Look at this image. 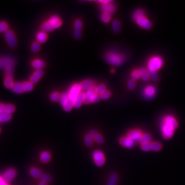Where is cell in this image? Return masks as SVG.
I'll return each mask as SVG.
<instances>
[{
	"instance_id": "1",
	"label": "cell",
	"mask_w": 185,
	"mask_h": 185,
	"mask_svg": "<svg viewBox=\"0 0 185 185\" xmlns=\"http://www.w3.org/2000/svg\"><path fill=\"white\" fill-rule=\"evenodd\" d=\"M61 25L62 22L60 18L58 16L54 15L42 24L41 28L44 32H49L59 28Z\"/></svg>"
},
{
	"instance_id": "2",
	"label": "cell",
	"mask_w": 185,
	"mask_h": 185,
	"mask_svg": "<svg viewBox=\"0 0 185 185\" xmlns=\"http://www.w3.org/2000/svg\"><path fill=\"white\" fill-rule=\"evenodd\" d=\"M105 60L108 63L112 65L118 66L121 65L125 61V57L123 55L115 51L108 52L105 55Z\"/></svg>"
},
{
	"instance_id": "3",
	"label": "cell",
	"mask_w": 185,
	"mask_h": 185,
	"mask_svg": "<svg viewBox=\"0 0 185 185\" xmlns=\"http://www.w3.org/2000/svg\"><path fill=\"white\" fill-rule=\"evenodd\" d=\"M163 65V60L158 57L152 58L148 62L149 71L156 72L159 70Z\"/></svg>"
},
{
	"instance_id": "4",
	"label": "cell",
	"mask_w": 185,
	"mask_h": 185,
	"mask_svg": "<svg viewBox=\"0 0 185 185\" xmlns=\"http://www.w3.org/2000/svg\"><path fill=\"white\" fill-rule=\"evenodd\" d=\"M81 88L80 85L75 84L68 91V99L70 102H74L76 98L81 92Z\"/></svg>"
},
{
	"instance_id": "5",
	"label": "cell",
	"mask_w": 185,
	"mask_h": 185,
	"mask_svg": "<svg viewBox=\"0 0 185 185\" xmlns=\"http://www.w3.org/2000/svg\"><path fill=\"white\" fill-rule=\"evenodd\" d=\"M92 156L95 164L98 167H102L105 161L104 153L99 150H95L93 152Z\"/></svg>"
},
{
	"instance_id": "6",
	"label": "cell",
	"mask_w": 185,
	"mask_h": 185,
	"mask_svg": "<svg viewBox=\"0 0 185 185\" xmlns=\"http://www.w3.org/2000/svg\"><path fill=\"white\" fill-rule=\"evenodd\" d=\"M174 129L172 126L163 121L162 123V133L165 139H169L173 136Z\"/></svg>"
},
{
	"instance_id": "7",
	"label": "cell",
	"mask_w": 185,
	"mask_h": 185,
	"mask_svg": "<svg viewBox=\"0 0 185 185\" xmlns=\"http://www.w3.org/2000/svg\"><path fill=\"white\" fill-rule=\"evenodd\" d=\"M15 65L14 59L10 58H4L0 59V68L6 70H13Z\"/></svg>"
},
{
	"instance_id": "8",
	"label": "cell",
	"mask_w": 185,
	"mask_h": 185,
	"mask_svg": "<svg viewBox=\"0 0 185 185\" xmlns=\"http://www.w3.org/2000/svg\"><path fill=\"white\" fill-rule=\"evenodd\" d=\"M5 37L6 41L9 46L12 48H14L17 45V40L15 33L10 30H7L5 32Z\"/></svg>"
},
{
	"instance_id": "9",
	"label": "cell",
	"mask_w": 185,
	"mask_h": 185,
	"mask_svg": "<svg viewBox=\"0 0 185 185\" xmlns=\"http://www.w3.org/2000/svg\"><path fill=\"white\" fill-rule=\"evenodd\" d=\"M135 20L139 25L144 29H150L152 27L151 22L144 16V15L137 17Z\"/></svg>"
},
{
	"instance_id": "10",
	"label": "cell",
	"mask_w": 185,
	"mask_h": 185,
	"mask_svg": "<svg viewBox=\"0 0 185 185\" xmlns=\"http://www.w3.org/2000/svg\"><path fill=\"white\" fill-rule=\"evenodd\" d=\"M16 176V171L13 168H9L7 170L3 175V178L6 183L10 182Z\"/></svg>"
},
{
	"instance_id": "11",
	"label": "cell",
	"mask_w": 185,
	"mask_h": 185,
	"mask_svg": "<svg viewBox=\"0 0 185 185\" xmlns=\"http://www.w3.org/2000/svg\"><path fill=\"white\" fill-rule=\"evenodd\" d=\"M143 134L141 132V131L139 129H134L131 130L128 133L127 137L130 139L131 140H133L134 143V141H140V140L141 137H142Z\"/></svg>"
},
{
	"instance_id": "12",
	"label": "cell",
	"mask_w": 185,
	"mask_h": 185,
	"mask_svg": "<svg viewBox=\"0 0 185 185\" xmlns=\"http://www.w3.org/2000/svg\"><path fill=\"white\" fill-rule=\"evenodd\" d=\"M96 95H97V92H96V89L95 87H94L88 90L86 92H85L84 102L85 104H89L91 102L92 98Z\"/></svg>"
},
{
	"instance_id": "13",
	"label": "cell",
	"mask_w": 185,
	"mask_h": 185,
	"mask_svg": "<svg viewBox=\"0 0 185 185\" xmlns=\"http://www.w3.org/2000/svg\"><path fill=\"white\" fill-rule=\"evenodd\" d=\"M43 71L41 69L36 70L30 77V82L32 84H35L37 83L41 78V77L43 75Z\"/></svg>"
},
{
	"instance_id": "14",
	"label": "cell",
	"mask_w": 185,
	"mask_h": 185,
	"mask_svg": "<svg viewBox=\"0 0 185 185\" xmlns=\"http://www.w3.org/2000/svg\"><path fill=\"white\" fill-rule=\"evenodd\" d=\"M111 3H109L107 4H102L101 5V9L102 13H107L110 15H112L115 12L116 7L115 5L112 4Z\"/></svg>"
},
{
	"instance_id": "15",
	"label": "cell",
	"mask_w": 185,
	"mask_h": 185,
	"mask_svg": "<svg viewBox=\"0 0 185 185\" xmlns=\"http://www.w3.org/2000/svg\"><path fill=\"white\" fill-rule=\"evenodd\" d=\"M95 82L92 81V80H86L83 81L81 84V90H83V91H88L94 87H95Z\"/></svg>"
},
{
	"instance_id": "16",
	"label": "cell",
	"mask_w": 185,
	"mask_h": 185,
	"mask_svg": "<svg viewBox=\"0 0 185 185\" xmlns=\"http://www.w3.org/2000/svg\"><path fill=\"white\" fill-rule=\"evenodd\" d=\"M119 143L120 145L127 148L133 147L134 144V141L132 140H131L130 139H129L128 137H122L119 140Z\"/></svg>"
},
{
	"instance_id": "17",
	"label": "cell",
	"mask_w": 185,
	"mask_h": 185,
	"mask_svg": "<svg viewBox=\"0 0 185 185\" xmlns=\"http://www.w3.org/2000/svg\"><path fill=\"white\" fill-rule=\"evenodd\" d=\"M84 101H85V93L81 92L78 94L75 100L73 102L74 107L75 108H79L81 106V105L84 102Z\"/></svg>"
},
{
	"instance_id": "18",
	"label": "cell",
	"mask_w": 185,
	"mask_h": 185,
	"mask_svg": "<svg viewBox=\"0 0 185 185\" xmlns=\"http://www.w3.org/2000/svg\"><path fill=\"white\" fill-rule=\"evenodd\" d=\"M156 94V89L152 86H149L144 89V95L148 98H151L155 96Z\"/></svg>"
},
{
	"instance_id": "19",
	"label": "cell",
	"mask_w": 185,
	"mask_h": 185,
	"mask_svg": "<svg viewBox=\"0 0 185 185\" xmlns=\"http://www.w3.org/2000/svg\"><path fill=\"white\" fill-rule=\"evenodd\" d=\"M164 122L172 126L174 129H176L178 127V123L175 118H174L173 116H166L164 119Z\"/></svg>"
},
{
	"instance_id": "20",
	"label": "cell",
	"mask_w": 185,
	"mask_h": 185,
	"mask_svg": "<svg viewBox=\"0 0 185 185\" xmlns=\"http://www.w3.org/2000/svg\"><path fill=\"white\" fill-rule=\"evenodd\" d=\"M40 161L43 163H47L51 160V154L48 151H44L43 152L40 156Z\"/></svg>"
},
{
	"instance_id": "21",
	"label": "cell",
	"mask_w": 185,
	"mask_h": 185,
	"mask_svg": "<svg viewBox=\"0 0 185 185\" xmlns=\"http://www.w3.org/2000/svg\"><path fill=\"white\" fill-rule=\"evenodd\" d=\"M118 181V176L116 173H113L110 174L107 185H117Z\"/></svg>"
},
{
	"instance_id": "22",
	"label": "cell",
	"mask_w": 185,
	"mask_h": 185,
	"mask_svg": "<svg viewBox=\"0 0 185 185\" xmlns=\"http://www.w3.org/2000/svg\"><path fill=\"white\" fill-rule=\"evenodd\" d=\"M13 92L16 94H22L24 90L23 89L22 83H15L12 88Z\"/></svg>"
},
{
	"instance_id": "23",
	"label": "cell",
	"mask_w": 185,
	"mask_h": 185,
	"mask_svg": "<svg viewBox=\"0 0 185 185\" xmlns=\"http://www.w3.org/2000/svg\"><path fill=\"white\" fill-rule=\"evenodd\" d=\"M47 39V35L44 31H40L38 33L37 35V40L38 41V43H43L46 41Z\"/></svg>"
},
{
	"instance_id": "24",
	"label": "cell",
	"mask_w": 185,
	"mask_h": 185,
	"mask_svg": "<svg viewBox=\"0 0 185 185\" xmlns=\"http://www.w3.org/2000/svg\"><path fill=\"white\" fill-rule=\"evenodd\" d=\"M31 65L34 68H37V70H38L44 67L46 65V63L44 61L40 59H35L32 62Z\"/></svg>"
},
{
	"instance_id": "25",
	"label": "cell",
	"mask_w": 185,
	"mask_h": 185,
	"mask_svg": "<svg viewBox=\"0 0 185 185\" xmlns=\"http://www.w3.org/2000/svg\"><path fill=\"white\" fill-rule=\"evenodd\" d=\"M30 174L32 177L36 178H40L42 174L41 172L38 168L36 167L31 168V169L30 170Z\"/></svg>"
},
{
	"instance_id": "26",
	"label": "cell",
	"mask_w": 185,
	"mask_h": 185,
	"mask_svg": "<svg viewBox=\"0 0 185 185\" xmlns=\"http://www.w3.org/2000/svg\"><path fill=\"white\" fill-rule=\"evenodd\" d=\"M151 139H152V136L150 134H148V133L144 134H143L142 137H141V139L140 140V143L141 144V145L147 144V143H150Z\"/></svg>"
},
{
	"instance_id": "27",
	"label": "cell",
	"mask_w": 185,
	"mask_h": 185,
	"mask_svg": "<svg viewBox=\"0 0 185 185\" xmlns=\"http://www.w3.org/2000/svg\"><path fill=\"white\" fill-rule=\"evenodd\" d=\"M0 118H1V121L3 122H7L11 120L12 115L11 114L7 113L6 112L0 113Z\"/></svg>"
},
{
	"instance_id": "28",
	"label": "cell",
	"mask_w": 185,
	"mask_h": 185,
	"mask_svg": "<svg viewBox=\"0 0 185 185\" xmlns=\"http://www.w3.org/2000/svg\"><path fill=\"white\" fill-rule=\"evenodd\" d=\"M139 70L140 73V77L143 79L144 81H148L149 77V72L145 68H140Z\"/></svg>"
},
{
	"instance_id": "29",
	"label": "cell",
	"mask_w": 185,
	"mask_h": 185,
	"mask_svg": "<svg viewBox=\"0 0 185 185\" xmlns=\"http://www.w3.org/2000/svg\"><path fill=\"white\" fill-rule=\"evenodd\" d=\"M22 86L24 91L30 92L33 89V85L30 82H26L23 83Z\"/></svg>"
},
{
	"instance_id": "30",
	"label": "cell",
	"mask_w": 185,
	"mask_h": 185,
	"mask_svg": "<svg viewBox=\"0 0 185 185\" xmlns=\"http://www.w3.org/2000/svg\"><path fill=\"white\" fill-rule=\"evenodd\" d=\"M13 84H14V83H13L12 77H6L5 80H4V86H6V88H8V89L12 88Z\"/></svg>"
},
{
	"instance_id": "31",
	"label": "cell",
	"mask_w": 185,
	"mask_h": 185,
	"mask_svg": "<svg viewBox=\"0 0 185 185\" xmlns=\"http://www.w3.org/2000/svg\"><path fill=\"white\" fill-rule=\"evenodd\" d=\"M151 144V150L153 151L157 152L161 150L162 149V145L161 143L157 142H152L150 143Z\"/></svg>"
},
{
	"instance_id": "32",
	"label": "cell",
	"mask_w": 185,
	"mask_h": 185,
	"mask_svg": "<svg viewBox=\"0 0 185 185\" xmlns=\"http://www.w3.org/2000/svg\"><path fill=\"white\" fill-rule=\"evenodd\" d=\"M84 140H85V144L88 146V147H90L91 146L92 144H93V143H94V139L89 135V134H88V135H86L85 136V138H84Z\"/></svg>"
},
{
	"instance_id": "33",
	"label": "cell",
	"mask_w": 185,
	"mask_h": 185,
	"mask_svg": "<svg viewBox=\"0 0 185 185\" xmlns=\"http://www.w3.org/2000/svg\"><path fill=\"white\" fill-rule=\"evenodd\" d=\"M69 101L68 97V94L66 93H63L62 95H61V98H60V103L61 104L64 106L65 104H66Z\"/></svg>"
},
{
	"instance_id": "34",
	"label": "cell",
	"mask_w": 185,
	"mask_h": 185,
	"mask_svg": "<svg viewBox=\"0 0 185 185\" xmlns=\"http://www.w3.org/2000/svg\"><path fill=\"white\" fill-rule=\"evenodd\" d=\"M61 95L58 92L52 93L50 96V99L53 102H57L60 100Z\"/></svg>"
},
{
	"instance_id": "35",
	"label": "cell",
	"mask_w": 185,
	"mask_h": 185,
	"mask_svg": "<svg viewBox=\"0 0 185 185\" xmlns=\"http://www.w3.org/2000/svg\"><path fill=\"white\" fill-rule=\"evenodd\" d=\"M101 20L104 23H108L111 19V15L107 13H102L101 16Z\"/></svg>"
},
{
	"instance_id": "36",
	"label": "cell",
	"mask_w": 185,
	"mask_h": 185,
	"mask_svg": "<svg viewBox=\"0 0 185 185\" xmlns=\"http://www.w3.org/2000/svg\"><path fill=\"white\" fill-rule=\"evenodd\" d=\"M120 22L118 20H115L113 22L112 28H113V30L115 33H118L120 30Z\"/></svg>"
},
{
	"instance_id": "37",
	"label": "cell",
	"mask_w": 185,
	"mask_h": 185,
	"mask_svg": "<svg viewBox=\"0 0 185 185\" xmlns=\"http://www.w3.org/2000/svg\"><path fill=\"white\" fill-rule=\"evenodd\" d=\"M40 178H41V180L42 181L46 182V183L51 182V181H52V177H51L49 174H45V173H43V174H41Z\"/></svg>"
},
{
	"instance_id": "38",
	"label": "cell",
	"mask_w": 185,
	"mask_h": 185,
	"mask_svg": "<svg viewBox=\"0 0 185 185\" xmlns=\"http://www.w3.org/2000/svg\"><path fill=\"white\" fill-rule=\"evenodd\" d=\"M93 139L95 141V142L97 143L98 144H102L104 142V138L102 136L98 133H97V134L95 136V137Z\"/></svg>"
},
{
	"instance_id": "39",
	"label": "cell",
	"mask_w": 185,
	"mask_h": 185,
	"mask_svg": "<svg viewBox=\"0 0 185 185\" xmlns=\"http://www.w3.org/2000/svg\"><path fill=\"white\" fill-rule=\"evenodd\" d=\"M15 107L13 105H12V104L6 105L5 112L9 113V114H12V113L15 112Z\"/></svg>"
},
{
	"instance_id": "40",
	"label": "cell",
	"mask_w": 185,
	"mask_h": 185,
	"mask_svg": "<svg viewBox=\"0 0 185 185\" xmlns=\"http://www.w3.org/2000/svg\"><path fill=\"white\" fill-rule=\"evenodd\" d=\"M131 77L133 78V80H138L140 77V70H135L131 73Z\"/></svg>"
},
{
	"instance_id": "41",
	"label": "cell",
	"mask_w": 185,
	"mask_h": 185,
	"mask_svg": "<svg viewBox=\"0 0 185 185\" xmlns=\"http://www.w3.org/2000/svg\"><path fill=\"white\" fill-rule=\"evenodd\" d=\"M8 28V25L5 22H0V33L6 32Z\"/></svg>"
},
{
	"instance_id": "42",
	"label": "cell",
	"mask_w": 185,
	"mask_h": 185,
	"mask_svg": "<svg viewBox=\"0 0 185 185\" xmlns=\"http://www.w3.org/2000/svg\"><path fill=\"white\" fill-rule=\"evenodd\" d=\"M110 95H111L110 92L105 90V91H104L102 93L100 94V98L103 99H108L110 96Z\"/></svg>"
},
{
	"instance_id": "43",
	"label": "cell",
	"mask_w": 185,
	"mask_h": 185,
	"mask_svg": "<svg viewBox=\"0 0 185 185\" xmlns=\"http://www.w3.org/2000/svg\"><path fill=\"white\" fill-rule=\"evenodd\" d=\"M73 107H74L73 103L71 102H70V101H69L66 104H65V105H64L63 108H64V110H65V112H69V111H70V110L72 109Z\"/></svg>"
},
{
	"instance_id": "44",
	"label": "cell",
	"mask_w": 185,
	"mask_h": 185,
	"mask_svg": "<svg viewBox=\"0 0 185 185\" xmlns=\"http://www.w3.org/2000/svg\"><path fill=\"white\" fill-rule=\"evenodd\" d=\"M96 89L97 94H101L104 91H105V89H106V86H105V85L104 84H101L98 86L97 87H96Z\"/></svg>"
},
{
	"instance_id": "45",
	"label": "cell",
	"mask_w": 185,
	"mask_h": 185,
	"mask_svg": "<svg viewBox=\"0 0 185 185\" xmlns=\"http://www.w3.org/2000/svg\"><path fill=\"white\" fill-rule=\"evenodd\" d=\"M74 28L75 30H81L82 28V22L80 20H76L74 23Z\"/></svg>"
},
{
	"instance_id": "46",
	"label": "cell",
	"mask_w": 185,
	"mask_h": 185,
	"mask_svg": "<svg viewBox=\"0 0 185 185\" xmlns=\"http://www.w3.org/2000/svg\"><path fill=\"white\" fill-rule=\"evenodd\" d=\"M40 44L38 42H35L31 46V50L33 52H37L40 50Z\"/></svg>"
},
{
	"instance_id": "47",
	"label": "cell",
	"mask_w": 185,
	"mask_h": 185,
	"mask_svg": "<svg viewBox=\"0 0 185 185\" xmlns=\"http://www.w3.org/2000/svg\"><path fill=\"white\" fill-rule=\"evenodd\" d=\"M141 149L142 150L145 151V152H147V151H150L151 150V144L150 143H149L147 144H143L141 146Z\"/></svg>"
},
{
	"instance_id": "48",
	"label": "cell",
	"mask_w": 185,
	"mask_h": 185,
	"mask_svg": "<svg viewBox=\"0 0 185 185\" xmlns=\"http://www.w3.org/2000/svg\"><path fill=\"white\" fill-rule=\"evenodd\" d=\"M136 85V83L134 80H133H133H130L128 83V88L130 90L133 89L135 88Z\"/></svg>"
},
{
	"instance_id": "49",
	"label": "cell",
	"mask_w": 185,
	"mask_h": 185,
	"mask_svg": "<svg viewBox=\"0 0 185 185\" xmlns=\"http://www.w3.org/2000/svg\"><path fill=\"white\" fill-rule=\"evenodd\" d=\"M149 75L150 76L151 78L152 79L153 81H157L158 79V75L156 73V72H155V71H149Z\"/></svg>"
},
{
	"instance_id": "50",
	"label": "cell",
	"mask_w": 185,
	"mask_h": 185,
	"mask_svg": "<svg viewBox=\"0 0 185 185\" xmlns=\"http://www.w3.org/2000/svg\"><path fill=\"white\" fill-rule=\"evenodd\" d=\"M143 15H144V12H143V10H137V11L135 12L134 15V20H135V19H137V17H140V16H143Z\"/></svg>"
},
{
	"instance_id": "51",
	"label": "cell",
	"mask_w": 185,
	"mask_h": 185,
	"mask_svg": "<svg viewBox=\"0 0 185 185\" xmlns=\"http://www.w3.org/2000/svg\"><path fill=\"white\" fill-rule=\"evenodd\" d=\"M74 36L75 38H80L82 36V31L81 30H75L74 32Z\"/></svg>"
},
{
	"instance_id": "52",
	"label": "cell",
	"mask_w": 185,
	"mask_h": 185,
	"mask_svg": "<svg viewBox=\"0 0 185 185\" xmlns=\"http://www.w3.org/2000/svg\"><path fill=\"white\" fill-rule=\"evenodd\" d=\"M5 75H6V77H12V75H13V70H6Z\"/></svg>"
},
{
	"instance_id": "53",
	"label": "cell",
	"mask_w": 185,
	"mask_h": 185,
	"mask_svg": "<svg viewBox=\"0 0 185 185\" xmlns=\"http://www.w3.org/2000/svg\"><path fill=\"white\" fill-rule=\"evenodd\" d=\"M99 100V96L98 95H95V96L92 98L91 102H92V103H95V102H98Z\"/></svg>"
},
{
	"instance_id": "54",
	"label": "cell",
	"mask_w": 185,
	"mask_h": 185,
	"mask_svg": "<svg viewBox=\"0 0 185 185\" xmlns=\"http://www.w3.org/2000/svg\"><path fill=\"white\" fill-rule=\"evenodd\" d=\"M5 107L6 105L0 103V113H3L5 112Z\"/></svg>"
},
{
	"instance_id": "55",
	"label": "cell",
	"mask_w": 185,
	"mask_h": 185,
	"mask_svg": "<svg viewBox=\"0 0 185 185\" xmlns=\"http://www.w3.org/2000/svg\"><path fill=\"white\" fill-rule=\"evenodd\" d=\"M4 182H5V181H4V180H3V177L0 176V185H2Z\"/></svg>"
},
{
	"instance_id": "56",
	"label": "cell",
	"mask_w": 185,
	"mask_h": 185,
	"mask_svg": "<svg viewBox=\"0 0 185 185\" xmlns=\"http://www.w3.org/2000/svg\"><path fill=\"white\" fill-rule=\"evenodd\" d=\"M47 183H46V182H44V181H41V182H40V183L38 184V185H47Z\"/></svg>"
},
{
	"instance_id": "57",
	"label": "cell",
	"mask_w": 185,
	"mask_h": 185,
	"mask_svg": "<svg viewBox=\"0 0 185 185\" xmlns=\"http://www.w3.org/2000/svg\"><path fill=\"white\" fill-rule=\"evenodd\" d=\"M2 185H9V184H8V183H6V182L5 181V182H4V183L2 184Z\"/></svg>"
},
{
	"instance_id": "58",
	"label": "cell",
	"mask_w": 185,
	"mask_h": 185,
	"mask_svg": "<svg viewBox=\"0 0 185 185\" xmlns=\"http://www.w3.org/2000/svg\"><path fill=\"white\" fill-rule=\"evenodd\" d=\"M0 122H1V118H0Z\"/></svg>"
}]
</instances>
